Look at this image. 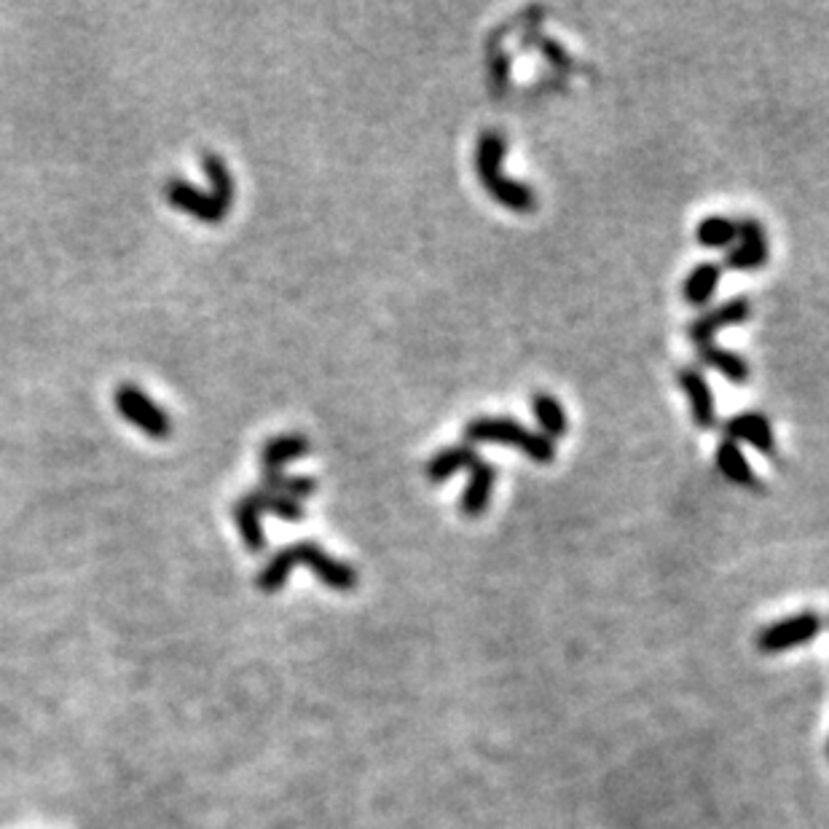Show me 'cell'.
<instances>
[{"instance_id": "obj_15", "label": "cell", "mask_w": 829, "mask_h": 829, "mask_svg": "<svg viewBox=\"0 0 829 829\" xmlns=\"http://www.w3.org/2000/svg\"><path fill=\"white\" fill-rule=\"evenodd\" d=\"M716 467H720L722 476L735 486H757L750 459L744 457V451H741L738 444L731 438H725L716 446Z\"/></svg>"}, {"instance_id": "obj_10", "label": "cell", "mask_w": 829, "mask_h": 829, "mask_svg": "<svg viewBox=\"0 0 829 829\" xmlns=\"http://www.w3.org/2000/svg\"><path fill=\"white\" fill-rule=\"evenodd\" d=\"M677 382L682 386L684 395H688L695 425L701 429H712L716 422V408L712 386L703 379V373L698 371V368H682V371L677 373Z\"/></svg>"}, {"instance_id": "obj_13", "label": "cell", "mask_w": 829, "mask_h": 829, "mask_svg": "<svg viewBox=\"0 0 829 829\" xmlns=\"http://www.w3.org/2000/svg\"><path fill=\"white\" fill-rule=\"evenodd\" d=\"M698 358H701L703 365L714 368L716 373L727 379L733 384H744L750 379V365H746L744 358H738L735 352H727V349L716 347L714 341H706V344H698Z\"/></svg>"}, {"instance_id": "obj_2", "label": "cell", "mask_w": 829, "mask_h": 829, "mask_svg": "<svg viewBox=\"0 0 829 829\" xmlns=\"http://www.w3.org/2000/svg\"><path fill=\"white\" fill-rule=\"evenodd\" d=\"M502 159H504V137L495 129H486L478 137L476 148V172L481 185L502 208L513 210V213H532L538 208V196L529 185L519 183L513 178H504L502 174Z\"/></svg>"}, {"instance_id": "obj_7", "label": "cell", "mask_w": 829, "mask_h": 829, "mask_svg": "<svg viewBox=\"0 0 829 829\" xmlns=\"http://www.w3.org/2000/svg\"><path fill=\"white\" fill-rule=\"evenodd\" d=\"M752 317V301L746 296H735L731 298V301L720 304V307L706 311V315H701L698 320L690 326V339L698 344H706V341L714 339V333H720L722 328H733V326H741V322H746Z\"/></svg>"}, {"instance_id": "obj_20", "label": "cell", "mask_w": 829, "mask_h": 829, "mask_svg": "<svg viewBox=\"0 0 829 829\" xmlns=\"http://www.w3.org/2000/svg\"><path fill=\"white\" fill-rule=\"evenodd\" d=\"M234 521L236 527H240L242 540H245V545L251 548V551H261V548L266 545L264 529H261V510L255 508L247 495L234 504Z\"/></svg>"}, {"instance_id": "obj_1", "label": "cell", "mask_w": 829, "mask_h": 829, "mask_svg": "<svg viewBox=\"0 0 829 829\" xmlns=\"http://www.w3.org/2000/svg\"><path fill=\"white\" fill-rule=\"evenodd\" d=\"M293 566H309L333 591H352L358 585V572L352 566L333 559L320 545H315V542H298V545L285 548L283 553H277L264 566V572L258 575V588L266 591V594L279 591L285 585V580H288Z\"/></svg>"}, {"instance_id": "obj_16", "label": "cell", "mask_w": 829, "mask_h": 829, "mask_svg": "<svg viewBox=\"0 0 829 829\" xmlns=\"http://www.w3.org/2000/svg\"><path fill=\"white\" fill-rule=\"evenodd\" d=\"M722 279V269L716 264H698L684 279L682 296L690 307H706Z\"/></svg>"}, {"instance_id": "obj_11", "label": "cell", "mask_w": 829, "mask_h": 829, "mask_svg": "<svg viewBox=\"0 0 829 829\" xmlns=\"http://www.w3.org/2000/svg\"><path fill=\"white\" fill-rule=\"evenodd\" d=\"M725 433L731 440H746L765 457L776 454V435H773L770 422L763 414H738L725 425Z\"/></svg>"}, {"instance_id": "obj_5", "label": "cell", "mask_w": 829, "mask_h": 829, "mask_svg": "<svg viewBox=\"0 0 829 829\" xmlns=\"http://www.w3.org/2000/svg\"><path fill=\"white\" fill-rule=\"evenodd\" d=\"M821 615L819 613H800L784 617V620L773 623L757 634V650L759 652H784L791 647H800L806 641L816 639L821 634Z\"/></svg>"}, {"instance_id": "obj_21", "label": "cell", "mask_w": 829, "mask_h": 829, "mask_svg": "<svg viewBox=\"0 0 829 829\" xmlns=\"http://www.w3.org/2000/svg\"><path fill=\"white\" fill-rule=\"evenodd\" d=\"M264 489L274 491V495H285L293 497V500H307V497L315 495L317 481L315 478L307 476H283V470H264Z\"/></svg>"}, {"instance_id": "obj_19", "label": "cell", "mask_w": 829, "mask_h": 829, "mask_svg": "<svg viewBox=\"0 0 829 829\" xmlns=\"http://www.w3.org/2000/svg\"><path fill=\"white\" fill-rule=\"evenodd\" d=\"M247 497H251L255 508L261 510V513H274L277 519L283 521H304V504L298 500H293V497H285V495H274V491L269 489H255V491H247Z\"/></svg>"}, {"instance_id": "obj_12", "label": "cell", "mask_w": 829, "mask_h": 829, "mask_svg": "<svg viewBox=\"0 0 829 829\" xmlns=\"http://www.w3.org/2000/svg\"><path fill=\"white\" fill-rule=\"evenodd\" d=\"M478 463V451L472 446H448L440 448L433 459H429L425 472L429 483H446L448 478H454L457 472L470 470Z\"/></svg>"}, {"instance_id": "obj_14", "label": "cell", "mask_w": 829, "mask_h": 829, "mask_svg": "<svg viewBox=\"0 0 829 829\" xmlns=\"http://www.w3.org/2000/svg\"><path fill=\"white\" fill-rule=\"evenodd\" d=\"M532 411L545 438H551L553 444H556L559 438H564L570 422H566V411L559 397L548 395V392H538V395L532 397Z\"/></svg>"}, {"instance_id": "obj_22", "label": "cell", "mask_w": 829, "mask_h": 829, "mask_svg": "<svg viewBox=\"0 0 829 829\" xmlns=\"http://www.w3.org/2000/svg\"><path fill=\"white\" fill-rule=\"evenodd\" d=\"M202 164H204V172H208V180H210V193L221 199L226 208H232L234 178H232V172H228V167L223 164L221 156H215V153H204Z\"/></svg>"}, {"instance_id": "obj_24", "label": "cell", "mask_w": 829, "mask_h": 829, "mask_svg": "<svg viewBox=\"0 0 829 829\" xmlns=\"http://www.w3.org/2000/svg\"><path fill=\"white\" fill-rule=\"evenodd\" d=\"M489 84H491V89H495L497 97L504 95V89H508V84H510V57H508V54L497 52L495 57L489 60Z\"/></svg>"}, {"instance_id": "obj_9", "label": "cell", "mask_w": 829, "mask_h": 829, "mask_svg": "<svg viewBox=\"0 0 829 829\" xmlns=\"http://www.w3.org/2000/svg\"><path fill=\"white\" fill-rule=\"evenodd\" d=\"M495 483H497V467L491 463H483V459H478V463L470 467V472H467L463 500H459V510H463V516H467V519H478V516H483V510L489 508V502H491Z\"/></svg>"}, {"instance_id": "obj_6", "label": "cell", "mask_w": 829, "mask_h": 829, "mask_svg": "<svg viewBox=\"0 0 829 829\" xmlns=\"http://www.w3.org/2000/svg\"><path fill=\"white\" fill-rule=\"evenodd\" d=\"M735 242H738V245L731 247V253H727V258H725L727 269L754 272V269H763V266L768 264L770 245H768V236H765L763 223L754 221V217H744V221H738V240Z\"/></svg>"}, {"instance_id": "obj_8", "label": "cell", "mask_w": 829, "mask_h": 829, "mask_svg": "<svg viewBox=\"0 0 829 829\" xmlns=\"http://www.w3.org/2000/svg\"><path fill=\"white\" fill-rule=\"evenodd\" d=\"M167 199H170L172 208L183 210V213L193 215L202 223H221L228 210L221 199L213 196V193L193 189V185L183 183V180H170V185H167Z\"/></svg>"}, {"instance_id": "obj_18", "label": "cell", "mask_w": 829, "mask_h": 829, "mask_svg": "<svg viewBox=\"0 0 829 829\" xmlns=\"http://www.w3.org/2000/svg\"><path fill=\"white\" fill-rule=\"evenodd\" d=\"M695 240L709 251H725L738 240V223L725 215H709L695 226Z\"/></svg>"}, {"instance_id": "obj_4", "label": "cell", "mask_w": 829, "mask_h": 829, "mask_svg": "<svg viewBox=\"0 0 829 829\" xmlns=\"http://www.w3.org/2000/svg\"><path fill=\"white\" fill-rule=\"evenodd\" d=\"M114 401H116L118 414H121L127 422H132V425L140 429V433H146L148 438L164 440L172 435L170 414L161 411L159 405H156L151 397L140 390V386L118 384Z\"/></svg>"}, {"instance_id": "obj_23", "label": "cell", "mask_w": 829, "mask_h": 829, "mask_svg": "<svg viewBox=\"0 0 829 829\" xmlns=\"http://www.w3.org/2000/svg\"><path fill=\"white\" fill-rule=\"evenodd\" d=\"M538 49L542 52V57L551 62V65L556 67V71H561V73L575 71V62H572V57L564 52V46H561L559 41L542 39V35H538Z\"/></svg>"}, {"instance_id": "obj_17", "label": "cell", "mask_w": 829, "mask_h": 829, "mask_svg": "<svg viewBox=\"0 0 829 829\" xmlns=\"http://www.w3.org/2000/svg\"><path fill=\"white\" fill-rule=\"evenodd\" d=\"M309 454V440L304 435H279V438L269 440L261 454V465L264 470H283L285 465L293 459H301Z\"/></svg>"}, {"instance_id": "obj_3", "label": "cell", "mask_w": 829, "mask_h": 829, "mask_svg": "<svg viewBox=\"0 0 829 829\" xmlns=\"http://www.w3.org/2000/svg\"><path fill=\"white\" fill-rule=\"evenodd\" d=\"M465 444L516 446L523 457L538 465H551L556 459V444L551 438L523 427L519 419H508V416H478V419L467 422Z\"/></svg>"}]
</instances>
